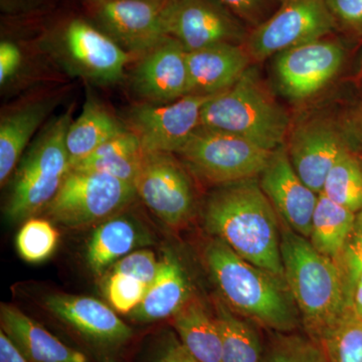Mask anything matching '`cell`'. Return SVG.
Here are the masks:
<instances>
[{
    "label": "cell",
    "mask_w": 362,
    "mask_h": 362,
    "mask_svg": "<svg viewBox=\"0 0 362 362\" xmlns=\"http://www.w3.org/2000/svg\"><path fill=\"white\" fill-rule=\"evenodd\" d=\"M204 228L252 265L284 278L280 220L258 177L218 185L207 197Z\"/></svg>",
    "instance_id": "1"
},
{
    "label": "cell",
    "mask_w": 362,
    "mask_h": 362,
    "mask_svg": "<svg viewBox=\"0 0 362 362\" xmlns=\"http://www.w3.org/2000/svg\"><path fill=\"white\" fill-rule=\"evenodd\" d=\"M204 259L221 300L251 322L279 333H289L301 322L285 279L252 265L211 237Z\"/></svg>",
    "instance_id": "2"
},
{
    "label": "cell",
    "mask_w": 362,
    "mask_h": 362,
    "mask_svg": "<svg viewBox=\"0 0 362 362\" xmlns=\"http://www.w3.org/2000/svg\"><path fill=\"white\" fill-rule=\"evenodd\" d=\"M280 226L286 284L307 334L321 343L350 310L349 286L337 262L285 223Z\"/></svg>",
    "instance_id": "3"
},
{
    "label": "cell",
    "mask_w": 362,
    "mask_h": 362,
    "mask_svg": "<svg viewBox=\"0 0 362 362\" xmlns=\"http://www.w3.org/2000/svg\"><path fill=\"white\" fill-rule=\"evenodd\" d=\"M201 126L240 136L274 151L284 145L290 119L264 87L256 71L249 68L230 89L206 102Z\"/></svg>",
    "instance_id": "4"
},
{
    "label": "cell",
    "mask_w": 362,
    "mask_h": 362,
    "mask_svg": "<svg viewBox=\"0 0 362 362\" xmlns=\"http://www.w3.org/2000/svg\"><path fill=\"white\" fill-rule=\"evenodd\" d=\"M70 111L49 121L18 162L6 206L11 223H20L45 211L70 175L66 135Z\"/></svg>",
    "instance_id": "5"
},
{
    "label": "cell",
    "mask_w": 362,
    "mask_h": 362,
    "mask_svg": "<svg viewBox=\"0 0 362 362\" xmlns=\"http://www.w3.org/2000/svg\"><path fill=\"white\" fill-rule=\"evenodd\" d=\"M272 153L240 136L199 126L175 156L190 175L218 187L259 177Z\"/></svg>",
    "instance_id": "6"
},
{
    "label": "cell",
    "mask_w": 362,
    "mask_h": 362,
    "mask_svg": "<svg viewBox=\"0 0 362 362\" xmlns=\"http://www.w3.org/2000/svg\"><path fill=\"white\" fill-rule=\"evenodd\" d=\"M136 197L132 183L106 173L71 169L45 211L65 228H85L116 216Z\"/></svg>",
    "instance_id": "7"
},
{
    "label": "cell",
    "mask_w": 362,
    "mask_h": 362,
    "mask_svg": "<svg viewBox=\"0 0 362 362\" xmlns=\"http://www.w3.org/2000/svg\"><path fill=\"white\" fill-rule=\"evenodd\" d=\"M326 0H286L277 13L252 30L246 49L252 61L261 62L314 40L335 28Z\"/></svg>",
    "instance_id": "8"
},
{
    "label": "cell",
    "mask_w": 362,
    "mask_h": 362,
    "mask_svg": "<svg viewBox=\"0 0 362 362\" xmlns=\"http://www.w3.org/2000/svg\"><path fill=\"white\" fill-rule=\"evenodd\" d=\"M190 173L175 154L145 153L134 185L137 197L169 228L187 225L194 213Z\"/></svg>",
    "instance_id": "9"
},
{
    "label": "cell",
    "mask_w": 362,
    "mask_h": 362,
    "mask_svg": "<svg viewBox=\"0 0 362 362\" xmlns=\"http://www.w3.org/2000/svg\"><path fill=\"white\" fill-rule=\"evenodd\" d=\"M211 97L187 95L171 103L138 105L128 114L127 127L145 153L176 154L201 126L202 108Z\"/></svg>",
    "instance_id": "10"
},
{
    "label": "cell",
    "mask_w": 362,
    "mask_h": 362,
    "mask_svg": "<svg viewBox=\"0 0 362 362\" xmlns=\"http://www.w3.org/2000/svg\"><path fill=\"white\" fill-rule=\"evenodd\" d=\"M344 58L342 45L326 37L280 52L274 65L279 89L293 101L310 99L337 75Z\"/></svg>",
    "instance_id": "11"
},
{
    "label": "cell",
    "mask_w": 362,
    "mask_h": 362,
    "mask_svg": "<svg viewBox=\"0 0 362 362\" xmlns=\"http://www.w3.org/2000/svg\"><path fill=\"white\" fill-rule=\"evenodd\" d=\"M346 130L327 117H312L290 133L287 148L292 166L307 187L321 194L328 173L349 149Z\"/></svg>",
    "instance_id": "12"
},
{
    "label": "cell",
    "mask_w": 362,
    "mask_h": 362,
    "mask_svg": "<svg viewBox=\"0 0 362 362\" xmlns=\"http://www.w3.org/2000/svg\"><path fill=\"white\" fill-rule=\"evenodd\" d=\"M162 13L168 37L187 52L223 42L239 44L244 37L239 23L211 0H169Z\"/></svg>",
    "instance_id": "13"
},
{
    "label": "cell",
    "mask_w": 362,
    "mask_h": 362,
    "mask_svg": "<svg viewBox=\"0 0 362 362\" xmlns=\"http://www.w3.org/2000/svg\"><path fill=\"white\" fill-rule=\"evenodd\" d=\"M258 180L281 223L309 239L312 218L320 194L307 187L297 175L284 145L274 150Z\"/></svg>",
    "instance_id": "14"
},
{
    "label": "cell",
    "mask_w": 362,
    "mask_h": 362,
    "mask_svg": "<svg viewBox=\"0 0 362 362\" xmlns=\"http://www.w3.org/2000/svg\"><path fill=\"white\" fill-rule=\"evenodd\" d=\"M162 9V4L149 0H107L99 18L117 44L142 57L169 37Z\"/></svg>",
    "instance_id": "15"
},
{
    "label": "cell",
    "mask_w": 362,
    "mask_h": 362,
    "mask_svg": "<svg viewBox=\"0 0 362 362\" xmlns=\"http://www.w3.org/2000/svg\"><path fill=\"white\" fill-rule=\"evenodd\" d=\"M187 52L173 37L141 57L136 66L132 86L146 103L166 104L189 95Z\"/></svg>",
    "instance_id": "16"
},
{
    "label": "cell",
    "mask_w": 362,
    "mask_h": 362,
    "mask_svg": "<svg viewBox=\"0 0 362 362\" xmlns=\"http://www.w3.org/2000/svg\"><path fill=\"white\" fill-rule=\"evenodd\" d=\"M64 49L78 74L101 84L120 80L130 59V54L111 37L78 20L66 26Z\"/></svg>",
    "instance_id": "17"
},
{
    "label": "cell",
    "mask_w": 362,
    "mask_h": 362,
    "mask_svg": "<svg viewBox=\"0 0 362 362\" xmlns=\"http://www.w3.org/2000/svg\"><path fill=\"white\" fill-rule=\"evenodd\" d=\"M45 306L52 315L98 346H121L132 337V329L119 318L116 311L95 298L52 294L45 298Z\"/></svg>",
    "instance_id": "18"
},
{
    "label": "cell",
    "mask_w": 362,
    "mask_h": 362,
    "mask_svg": "<svg viewBox=\"0 0 362 362\" xmlns=\"http://www.w3.org/2000/svg\"><path fill=\"white\" fill-rule=\"evenodd\" d=\"M189 95L214 96L230 89L249 69L246 47L223 42L187 52Z\"/></svg>",
    "instance_id": "19"
},
{
    "label": "cell",
    "mask_w": 362,
    "mask_h": 362,
    "mask_svg": "<svg viewBox=\"0 0 362 362\" xmlns=\"http://www.w3.org/2000/svg\"><path fill=\"white\" fill-rule=\"evenodd\" d=\"M192 287L180 259L164 251L159 268L144 299L129 316L140 323H151L170 318L192 299Z\"/></svg>",
    "instance_id": "20"
},
{
    "label": "cell",
    "mask_w": 362,
    "mask_h": 362,
    "mask_svg": "<svg viewBox=\"0 0 362 362\" xmlns=\"http://www.w3.org/2000/svg\"><path fill=\"white\" fill-rule=\"evenodd\" d=\"M1 330L30 362H89L13 305L0 307Z\"/></svg>",
    "instance_id": "21"
},
{
    "label": "cell",
    "mask_w": 362,
    "mask_h": 362,
    "mask_svg": "<svg viewBox=\"0 0 362 362\" xmlns=\"http://www.w3.org/2000/svg\"><path fill=\"white\" fill-rule=\"evenodd\" d=\"M149 244V233L137 221L116 214L95 228L88 242L86 259L90 271L101 276L119 259Z\"/></svg>",
    "instance_id": "22"
},
{
    "label": "cell",
    "mask_w": 362,
    "mask_h": 362,
    "mask_svg": "<svg viewBox=\"0 0 362 362\" xmlns=\"http://www.w3.org/2000/svg\"><path fill=\"white\" fill-rule=\"evenodd\" d=\"M52 99L20 105L6 112L0 121V182L9 180L25 154L26 146L54 108Z\"/></svg>",
    "instance_id": "23"
},
{
    "label": "cell",
    "mask_w": 362,
    "mask_h": 362,
    "mask_svg": "<svg viewBox=\"0 0 362 362\" xmlns=\"http://www.w3.org/2000/svg\"><path fill=\"white\" fill-rule=\"evenodd\" d=\"M173 318L183 346L199 362H223V342L214 315L192 297Z\"/></svg>",
    "instance_id": "24"
},
{
    "label": "cell",
    "mask_w": 362,
    "mask_h": 362,
    "mask_svg": "<svg viewBox=\"0 0 362 362\" xmlns=\"http://www.w3.org/2000/svg\"><path fill=\"white\" fill-rule=\"evenodd\" d=\"M127 129L128 127L119 122L101 104L94 99H88L80 116L71 121L66 135V147L71 168L104 143Z\"/></svg>",
    "instance_id": "25"
},
{
    "label": "cell",
    "mask_w": 362,
    "mask_h": 362,
    "mask_svg": "<svg viewBox=\"0 0 362 362\" xmlns=\"http://www.w3.org/2000/svg\"><path fill=\"white\" fill-rule=\"evenodd\" d=\"M144 156L139 138L128 128L71 169L106 173L134 185Z\"/></svg>",
    "instance_id": "26"
},
{
    "label": "cell",
    "mask_w": 362,
    "mask_h": 362,
    "mask_svg": "<svg viewBox=\"0 0 362 362\" xmlns=\"http://www.w3.org/2000/svg\"><path fill=\"white\" fill-rule=\"evenodd\" d=\"M356 214L331 201L326 195H318L309 242L317 251L333 261H339Z\"/></svg>",
    "instance_id": "27"
},
{
    "label": "cell",
    "mask_w": 362,
    "mask_h": 362,
    "mask_svg": "<svg viewBox=\"0 0 362 362\" xmlns=\"http://www.w3.org/2000/svg\"><path fill=\"white\" fill-rule=\"evenodd\" d=\"M214 315L223 342V362H263L261 339L250 320L233 312L223 300L214 303Z\"/></svg>",
    "instance_id": "28"
},
{
    "label": "cell",
    "mask_w": 362,
    "mask_h": 362,
    "mask_svg": "<svg viewBox=\"0 0 362 362\" xmlns=\"http://www.w3.org/2000/svg\"><path fill=\"white\" fill-rule=\"evenodd\" d=\"M321 194L354 213L362 209V156L347 149L331 168Z\"/></svg>",
    "instance_id": "29"
},
{
    "label": "cell",
    "mask_w": 362,
    "mask_h": 362,
    "mask_svg": "<svg viewBox=\"0 0 362 362\" xmlns=\"http://www.w3.org/2000/svg\"><path fill=\"white\" fill-rule=\"evenodd\" d=\"M59 240L58 230L51 221L33 216L25 221L16 235V251L28 263H42L56 251Z\"/></svg>",
    "instance_id": "30"
},
{
    "label": "cell",
    "mask_w": 362,
    "mask_h": 362,
    "mask_svg": "<svg viewBox=\"0 0 362 362\" xmlns=\"http://www.w3.org/2000/svg\"><path fill=\"white\" fill-rule=\"evenodd\" d=\"M320 344L328 362H362V319L350 309Z\"/></svg>",
    "instance_id": "31"
},
{
    "label": "cell",
    "mask_w": 362,
    "mask_h": 362,
    "mask_svg": "<svg viewBox=\"0 0 362 362\" xmlns=\"http://www.w3.org/2000/svg\"><path fill=\"white\" fill-rule=\"evenodd\" d=\"M263 362H328L322 345L312 338L280 333L271 343Z\"/></svg>",
    "instance_id": "32"
},
{
    "label": "cell",
    "mask_w": 362,
    "mask_h": 362,
    "mask_svg": "<svg viewBox=\"0 0 362 362\" xmlns=\"http://www.w3.org/2000/svg\"><path fill=\"white\" fill-rule=\"evenodd\" d=\"M148 288V285L129 275L109 271L104 293L114 310L129 315L141 303Z\"/></svg>",
    "instance_id": "33"
},
{
    "label": "cell",
    "mask_w": 362,
    "mask_h": 362,
    "mask_svg": "<svg viewBox=\"0 0 362 362\" xmlns=\"http://www.w3.org/2000/svg\"><path fill=\"white\" fill-rule=\"evenodd\" d=\"M159 268V259L153 252L139 249L119 259L110 271L126 274L150 286L156 278Z\"/></svg>",
    "instance_id": "34"
},
{
    "label": "cell",
    "mask_w": 362,
    "mask_h": 362,
    "mask_svg": "<svg viewBox=\"0 0 362 362\" xmlns=\"http://www.w3.org/2000/svg\"><path fill=\"white\" fill-rule=\"evenodd\" d=\"M338 265L341 268L350 291L354 281L362 272V209L356 214L351 233Z\"/></svg>",
    "instance_id": "35"
},
{
    "label": "cell",
    "mask_w": 362,
    "mask_h": 362,
    "mask_svg": "<svg viewBox=\"0 0 362 362\" xmlns=\"http://www.w3.org/2000/svg\"><path fill=\"white\" fill-rule=\"evenodd\" d=\"M335 21L350 28H362V0H326Z\"/></svg>",
    "instance_id": "36"
},
{
    "label": "cell",
    "mask_w": 362,
    "mask_h": 362,
    "mask_svg": "<svg viewBox=\"0 0 362 362\" xmlns=\"http://www.w3.org/2000/svg\"><path fill=\"white\" fill-rule=\"evenodd\" d=\"M23 54L13 42L4 40L0 44V84L4 86L13 78L21 66Z\"/></svg>",
    "instance_id": "37"
},
{
    "label": "cell",
    "mask_w": 362,
    "mask_h": 362,
    "mask_svg": "<svg viewBox=\"0 0 362 362\" xmlns=\"http://www.w3.org/2000/svg\"><path fill=\"white\" fill-rule=\"evenodd\" d=\"M156 362H199L187 349L183 346L180 339L175 337L166 338L162 343Z\"/></svg>",
    "instance_id": "38"
},
{
    "label": "cell",
    "mask_w": 362,
    "mask_h": 362,
    "mask_svg": "<svg viewBox=\"0 0 362 362\" xmlns=\"http://www.w3.org/2000/svg\"><path fill=\"white\" fill-rule=\"evenodd\" d=\"M233 13L245 20L254 21L258 20L263 0H221Z\"/></svg>",
    "instance_id": "39"
},
{
    "label": "cell",
    "mask_w": 362,
    "mask_h": 362,
    "mask_svg": "<svg viewBox=\"0 0 362 362\" xmlns=\"http://www.w3.org/2000/svg\"><path fill=\"white\" fill-rule=\"evenodd\" d=\"M0 362H30L4 331H0Z\"/></svg>",
    "instance_id": "40"
},
{
    "label": "cell",
    "mask_w": 362,
    "mask_h": 362,
    "mask_svg": "<svg viewBox=\"0 0 362 362\" xmlns=\"http://www.w3.org/2000/svg\"><path fill=\"white\" fill-rule=\"evenodd\" d=\"M347 135L351 136L362 148V104L354 110L346 121L345 126Z\"/></svg>",
    "instance_id": "41"
},
{
    "label": "cell",
    "mask_w": 362,
    "mask_h": 362,
    "mask_svg": "<svg viewBox=\"0 0 362 362\" xmlns=\"http://www.w3.org/2000/svg\"><path fill=\"white\" fill-rule=\"evenodd\" d=\"M349 306L351 311L362 319V272L350 288Z\"/></svg>",
    "instance_id": "42"
},
{
    "label": "cell",
    "mask_w": 362,
    "mask_h": 362,
    "mask_svg": "<svg viewBox=\"0 0 362 362\" xmlns=\"http://www.w3.org/2000/svg\"><path fill=\"white\" fill-rule=\"evenodd\" d=\"M149 1L156 2V4H162V6H164V4H165L166 2H168L169 0H149Z\"/></svg>",
    "instance_id": "43"
},
{
    "label": "cell",
    "mask_w": 362,
    "mask_h": 362,
    "mask_svg": "<svg viewBox=\"0 0 362 362\" xmlns=\"http://www.w3.org/2000/svg\"><path fill=\"white\" fill-rule=\"evenodd\" d=\"M97 1H99L100 4H103V2L107 1V0H97Z\"/></svg>",
    "instance_id": "44"
}]
</instances>
